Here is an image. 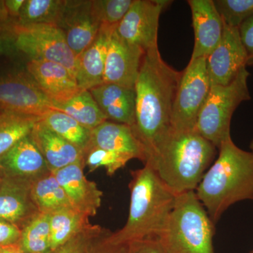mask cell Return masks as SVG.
Listing matches in <instances>:
<instances>
[{"label":"cell","instance_id":"obj_1","mask_svg":"<svg viewBox=\"0 0 253 253\" xmlns=\"http://www.w3.org/2000/svg\"><path fill=\"white\" fill-rule=\"evenodd\" d=\"M181 76V72L163 59L158 46L145 54L134 86L135 124L132 128L146 146L149 159L172 129L173 105Z\"/></svg>","mask_w":253,"mask_h":253},{"label":"cell","instance_id":"obj_2","mask_svg":"<svg viewBox=\"0 0 253 253\" xmlns=\"http://www.w3.org/2000/svg\"><path fill=\"white\" fill-rule=\"evenodd\" d=\"M130 205L122 229L109 233L110 244L127 246L134 241L160 238L167 225L177 195L160 179L149 163L131 173Z\"/></svg>","mask_w":253,"mask_h":253},{"label":"cell","instance_id":"obj_3","mask_svg":"<svg viewBox=\"0 0 253 253\" xmlns=\"http://www.w3.org/2000/svg\"><path fill=\"white\" fill-rule=\"evenodd\" d=\"M217 149L196 129L172 128L146 163L171 191L179 195L196 189L214 161Z\"/></svg>","mask_w":253,"mask_h":253},{"label":"cell","instance_id":"obj_4","mask_svg":"<svg viewBox=\"0 0 253 253\" xmlns=\"http://www.w3.org/2000/svg\"><path fill=\"white\" fill-rule=\"evenodd\" d=\"M219 155L195 190L214 224L230 206L253 201V156L232 139L221 143Z\"/></svg>","mask_w":253,"mask_h":253},{"label":"cell","instance_id":"obj_5","mask_svg":"<svg viewBox=\"0 0 253 253\" xmlns=\"http://www.w3.org/2000/svg\"><path fill=\"white\" fill-rule=\"evenodd\" d=\"M214 223L195 191L176 196L166 229L159 238L168 253H215Z\"/></svg>","mask_w":253,"mask_h":253},{"label":"cell","instance_id":"obj_6","mask_svg":"<svg viewBox=\"0 0 253 253\" xmlns=\"http://www.w3.org/2000/svg\"><path fill=\"white\" fill-rule=\"evenodd\" d=\"M250 73L244 67L227 85H212L201 109L196 129L218 149L221 143L231 138V122L239 105L251 100Z\"/></svg>","mask_w":253,"mask_h":253},{"label":"cell","instance_id":"obj_7","mask_svg":"<svg viewBox=\"0 0 253 253\" xmlns=\"http://www.w3.org/2000/svg\"><path fill=\"white\" fill-rule=\"evenodd\" d=\"M11 30L17 51L27 55L31 60L59 63L76 77V56L59 27L53 25L22 26L11 23Z\"/></svg>","mask_w":253,"mask_h":253},{"label":"cell","instance_id":"obj_8","mask_svg":"<svg viewBox=\"0 0 253 253\" xmlns=\"http://www.w3.org/2000/svg\"><path fill=\"white\" fill-rule=\"evenodd\" d=\"M211 86L206 67V58L190 60L185 70L181 72L176 90L173 105L172 129H195Z\"/></svg>","mask_w":253,"mask_h":253},{"label":"cell","instance_id":"obj_9","mask_svg":"<svg viewBox=\"0 0 253 253\" xmlns=\"http://www.w3.org/2000/svg\"><path fill=\"white\" fill-rule=\"evenodd\" d=\"M0 108L42 117L55 111V103L43 93L27 71H14L0 75Z\"/></svg>","mask_w":253,"mask_h":253},{"label":"cell","instance_id":"obj_10","mask_svg":"<svg viewBox=\"0 0 253 253\" xmlns=\"http://www.w3.org/2000/svg\"><path fill=\"white\" fill-rule=\"evenodd\" d=\"M172 2L168 0H133L126 16L116 26V33L145 53L158 47L160 16Z\"/></svg>","mask_w":253,"mask_h":253},{"label":"cell","instance_id":"obj_11","mask_svg":"<svg viewBox=\"0 0 253 253\" xmlns=\"http://www.w3.org/2000/svg\"><path fill=\"white\" fill-rule=\"evenodd\" d=\"M247 51L241 41L239 29L224 24L218 45L206 58L208 77L212 85H227L240 71L247 66Z\"/></svg>","mask_w":253,"mask_h":253},{"label":"cell","instance_id":"obj_12","mask_svg":"<svg viewBox=\"0 0 253 253\" xmlns=\"http://www.w3.org/2000/svg\"><path fill=\"white\" fill-rule=\"evenodd\" d=\"M57 27L77 57L94 42L101 27L93 14L91 0H65Z\"/></svg>","mask_w":253,"mask_h":253},{"label":"cell","instance_id":"obj_13","mask_svg":"<svg viewBox=\"0 0 253 253\" xmlns=\"http://www.w3.org/2000/svg\"><path fill=\"white\" fill-rule=\"evenodd\" d=\"M116 27L110 37L103 84L134 89L146 53L123 40L116 33Z\"/></svg>","mask_w":253,"mask_h":253},{"label":"cell","instance_id":"obj_14","mask_svg":"<svg viewBox=\"0 0 253 253\" xmlns=\"http://www.w3.org/2000/svg\"><path fill=\"white\" fill-rule=\"evenodd\" d=\"M26 71L43 93L55 104L66 102L83 91L74 75L59 63L30 60Z\"/></svg>","mask_w":253,"mask_h":253},{"label":"cell","instance_id":"obj_15","mask_svg":"<svg viewBox=\"0 0 253 253\" xmlns=\"http://www.w3.org/2000/svg\"><path fill=\"white\" fill-rule=\"evenodd\" d=\"M84 161L53 172L67 195L72 207L86 217L94 216L101 204L103 192L96 183L86 179Z\"/></svg>","mask_w":253,"mask_h":253},{"label":"cell","instance_id":"obj_16","mask_svg":"<svg viewBox=\"0 0 253 253\" xmlns=\"http://www.w3.org/2000/svg\"><path fill=\"white\" fill-rule=\"evenodd\" d=\"M194 31V46L191 60L207 58L222 37L224 23L212 0H189Z\"/></svg>","mask_w":253,"mask_h":253},{"label":"cell","instance_id":"obj_17","mask_svg":"<svg viewBox=\"0 0 253 253\" xmlns=\"http://www.w3.org/2000/svg\"><path fill=\"white\" fill-rule=\"evenodd\" d=\"M51 172L31 134L0 156L1 178L35 179Z\"/></svg>","mask_w":253,"mask_h":253},{"label":"cell","instance_id":"obj_18","mask_svg":"<svg viewBox=\"0 0 253 253\" xmlns=\"http://www.w3.org/2000/svg\"><path fill=\"white\" fill-rule=\"evenodd\" d=\"M32 181L2 178L0 184V219L21 229L40 213L32 199Z\"/></svg>","mask_w":253,"mask_h":253},{"label":"cell","instance_id":"obj_19","mask_svg":"<svg viewBox=\"0 0 253 253\" xmlns=\"http://www.w3.org/2000/svg\"><path fill=\"white\" fill-rule=\"evenodd\" d=\"M89 146L117 153L130 159L141 160L146 163L149 154L131 126L106 121L91 131ZM88 148V147H87Z\"/></svg>","mask_w":253,"mask_h":253},{"label":"cell","instance_id":"obj_20","mask_svg":"<svg viewBox=\"0 0 253 253\" xmlns=\"http://www.w3.org/2000/svg\"><path fill=\"white\" fill-rule=\"evenodd\" d=\"M116 26L101 25L94 42L76 57V78L82 90L103 84L110 37Z\"/></svg>","mask_w":253,"mask_h":253},{"label":"cell","instance_id":"obj_21","mask_svg":"<svg viewBox=\"0 0 253 253\" xmlns=\"http://www.w3.org/2000/svg\"><path fill=\"white\" fill-rule=\"evenodd\" d=\"M31 135L51 173L84 160L82 150L51 130L41 120Z\"/></svg>","mask_w":253,"mask_h":253},{"label":"cell","instance_id":"obj_22","mask_svg":"<svg viewBox=\"0 0 253 253\" xmlns=\"http://www.w3.org/2000/svg\"><path fill=\"white\" fill-rule=\"evenodd\" d=\"M108 120L133 127L135 124L134 89L115 84H102L89 90Z\"/></svg>","mask_w":253,"mask_h":253},{"label":"cell","instance_id":"obj_23","mask_svg":"<svg viewBox=\"0 0 253 253\" xmlns=\"http://www.w3.org/2000/svg\"><path fill=\"white\" fill-rule=\"evenodd\" d=\"M31 196L40 212L51 214L73 208L62 186L51 172L32 181Z\"/></svg>","mask_w":253,"mask_h":253},{"label":"cell","instance_id":"obj_24","mask_svg":"<svg viewBox=\"0 0 253 253\" xmlns=\"http://www.w3.org/2000/svg\"><path fill=\"white\" fill-rule=\"evenodd\" d=\"M55 111L66 113L91 131L108 121L89 90L81 91L63 104H55Z\"/></svg>","mask_w":253,"mask_h":253},{"label":"cell","instance_id":"obj_25","mask_svg":"<svg viewBox=\"0 0 253 253\" xmlns=\"http://www.w3.org/2000/svg\"><path fill=\"white\" fill-rule=\"evenodd\" d=\"M41 118L11 111L0 113V156L30 135Z\"/></svg>","mask_w":253,"mask_h":253},{"label":"cell","instance_id":"obj_26","mask_svg":"<svg viewBox=\"0 0 253 253\" xmlns=\"http://www.w3.org/2000/svg\"><path fill=\"white\" fill-rule=\"evenodd\" d=\"M51 251L66 244L89 224V217L73 208L49 214Z\"/></svg>","mask_w":253,"mask_h":253},{"label":"cell","instance_id":"obj_27","mask_svg":"<svg viewBox=\"0 0 253 253\" xmlns=\"http://www.w3.org/2000/svg\"><path fill=\"white\" fill-rule=\"evenodd\" d=\"M41 121L51 130L85 152L91 141V130L86 129L66 113L51 111Z\"/></svg>","mask_w":253,"mask_h":253},{"label":"cell","instance_id":"obj_28","mask_svg":"<svg viewBox=\"0 0 253 253\" xmlns=\"http://www.w3.org/2000/svg\"><path fill=\"white\" fill-rule=\"evenodd\" d=\"M65 0H25L21 14L14 24L18 26L53 25L57 26Z\"/></svg>","mask_w":253,"mask_h":253},{"label":"cell","instance_id":"obj_29","mask_svg":"<svg viewBox=\"0 0 253 253\" xmlns=\"http://www.w3.org/2000/svg\"><path fill=\"white\" fill-rule=\"evenodd\" d=\"M18 244L25 253L51 252L49 214L40 212L32 219L21 229Z\"/></svg>","mask_w":253,"mask_h":253},{"label":"cell","instance_id":"obj_30","mask_svg":"<svg viewBox=\"0 0 253 253\" xmlns=\"http://www.w3.org/2000/svg\"><path fill=\"white\" fill-rule=\"evenodd\" d=\"M130 160L126 156L97 146H89L84 152V164L89 168V172H94L99 168H104L110 176L124 168Z\"/></svg>","mask_w":253,"mask_h":253},{"label":"cell","instance_id":"obj_31","mask_svg":"<svg viewBox=\"0 0 253 253\" xmlns=\"http://www.w3.org/2000/svg\"><path fill=\"white\" fill-rule=\"evenodd\" d=\"M216 9L226 26L239 28L253 17V0H214Z\"/></svg>","mask_w":253,"mask_h":253},{"label":"cell","instance_id":"obj_32","mask_svg":"<svg viewBox=\"0 0 253 253\" xmlns=\"http://www.w3.org/2000/svg\"><path fill=\"white\" fill-rule=\"evenodd\" d=\"M132 2V0H91V9L100 24L117 26Z\"/></svg>","mask_w":253,"mask_h":253},{"label":"cell","instance_id":"obj_33","mask_svg":"<svg viewBox=\"0 0 253 253\" xmlns=\"http://www.w3.org/2000/svg\"><path fill=\"white\" fill-rule=\"evenodd\" d=\"M106 231V229L89 223L66 244L49 253H90L96 240Z\"/></svg>","mask_w":253,"mask_h":253},{"label":"cell","instance_id":"obj_34","mask_svg":"<svg viewBox=\"0 0 253 253\" xmlns=\"http://www.w3.org/2000/svg\"><path fill=\"white\" fill-rule=\"evenodd\" d=\"M126 253H168L159 238L134 241L127 245Z\"/></svg>","mask_w":253,"mask_h":253},{"label":"cell","instance_id":"obj_35","mask_svg":"<svg viewBox=\"0 0 253 253\" xmlns=\"http://www.w3.org/2000/svg\"><path fill=\"white\" fill-rule=\"evenodd\" d=\"M21 229L14 224L0 219V247L18 244Z\"/></svg>","mask_w":253,"mask_h":253},{"label":"cell","instance_id":"obj_36","mask_svg":"<svg viewBox=\"0 0 253 253\" xmlns=\"http://www.w3.org/2000/svg\"><path fill=\"white\" fill-rule=\"evenodd\" d=\"M239 29L241 41L249 56L247 66H253V17L245 21Z\"/></svg>","mask_w":253,"mask_h":253},{"label":"cell","instance_id":"obj_37","mask_svg":"<svg viewBox=\"0 0 253 253\" xmlns=\"http://www.w3.org/2000/svg\"><path fill=\"white\" fill-rule=\"evenodd\" d=\"M16 51L14 33L9 23L0 28V55L10 56Z\"/></svg>","mask_w":253,"mask_h":253},{"label":"cell","instance_id":"obj_38","mask_svg":"<svg viewBox=\"0 0 253 253\" xmlns=\"http://www.w3.org/2000/svg\"><path fill=\"white\" fill-rule=\"evenodd\" d=\"M109 231L106 230L94 243L90 253H126L127 246L110 244L106 240Z\"/></svg>","mask_w":253,"mask_h":253},{"label":"cell","instance_id":"obj_39","mask_svg":"<svg viewBox=\"0 0 253 253\" xmlns=\"http://www.w3.org/2000/svg\"><path fill=\"white\" fill-rule=\"evenodd\" d=\"M4 1L9 19L14 23L21 14L25 0H4Z\"/></svg>","mask_w":253,"mask_h":253},{"label":"cell","instance_id":"obj_40","mask_svg":"<svg viewBox=\"0 0 253 253\" xmlns=\"http://www.w3.org/2000/svg\"><path fill=\"white\" fill-rule=\"evenodd\" d=\"M11 23V20L9 19L7 11L5 8L4 1L0 0V28Z\"/></svg>","mask_w":253,"mask_h":253},{"label":"cell","instance_id":"obj_41","mask_svg":"<svg viewBox=\"0 0 253 253\" xmlns=\"http://www.w3.org/2000/svg\"><path fill=\"white\" fill-rule=\"evenodd\" d=\"M0 253H25L19 244H15L0 247Z\"/></svg>","mask_w":253,"mask_h":253},{"label":"cell","instance_id":"obj_42","mask_svg":"<svg viewBox=\"0 0 253 253\" xmlns=\"http://www.w3.org/2000/svg\"><path fill=\"white\" fill-rule=\"evenodd\" d=\"M250 149H251V154H253V139H252V141H251V144H250Z\"/></svg>","mask_w":253,"mask_h":253},{"label":"cell","instance_id":"obj_43","mask_svg":"<svg viewBox=\"0 0 253 253\" xmlns=\"http://www.w3.org/2000/svg\"><path fill=\"white\" fill-rule=\"evenodd\" d=\"M1 181H2V178H1V176H0V184H1Z\"/></svg>","mask_w":253,"mask_h":253},{"label":"cell","instance_id":"obj_44","mask_svg":"<svg viewBox=\"0 0 253 253\" xmlns=\"http://www.w3.org/2000/svg\"><path fill=\"white\" fill-rule=\"evenodd\" d=\"M3 111V110L1 109V108H0V113H1V112H2Z\"/></svg>","mask_w":253,"mask_h":253},{"label":"cell","instance_id":"obj_45","mask_svg":"<svg viewBox=\"0 0 253 253\" xmlns=\"http://www.w3.org/2000/svg\"><path fill=\"white\" fill-rule=\"evenodd\" d=\"M253 253V251H251V253Z\"/></svg>","mask_w":253,"mask_h":253}]
</instances>
